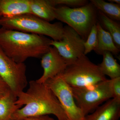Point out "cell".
I'll list each match as a JSON object with an SVG mask.
<instances>
[{"label": "cell", "mask_w": 120, "mask_h": 120, "mask_svg": "<svg viewBox=\"0 0 120 120\" xmlns=\"http://www.w3.org/2000/svg\"><path fill=\"white\" fill-rule=\"evenodd\" d=\"M16 103L21 108L13 114L12 120H21L27 117L52 114L58 120H68L58 99L45 83L37 80L29 82L26 91L17 97Z\"/></svg>", "instance_id": "obj_1"}, {"label": "cell", "mask_w": 120, "mask_h": 120, "mask_svg": "<svg viewBox=\"0 0 120 120\" xmlns=\"http://www.w3.org/2000/svg\"><path fill=\"white\" fill-rule=\"evenodd\" d=\"M52 39L43 35L0 28V47L17 63L39 58L49 52Z\"/></svg>", "instance_id": "obj_2"}, {"label": "cell", "mask_w": 120, "mask_h": 120, "mask_svg": "<svg viewBox=\"0 0 120 120\" xmlns=\"http://www.w3.org/2000/svg\"><path fill=\"white\" fill-rule=\"evenodd\" d=\"M0 26L6 29L48 36L54 41H61L64 34L61 23H51L31 14L0 17Z\"/></svg>", "instance_id": "obj_3"}, {"label": "cell", "mask_w": 120, "mask_h": 120, "mask_svg": "<svg viewBox=\"0 0 120 120\" xmlns=\"http://www.w3.org/2000/svg\"><path fill=\"white\" fill-rule=\"evenodd\" d=\"M54 10L56 19L67 24L85 41L92 27L98 20V11L90 2L78 8L55 7Z\"/></svg>", "instance_id": "obj_4"}, {"label": "cell", "mask_w": 120, "mask_h": 120, "mask_svg": "<svg viewBox=\"0 0 120 120\" xmlns=\"http://www.w3.org/2000/svg\"><path fill=\"white\" fill-rule=\"evenodd\" d=\"M59 75L71 87L74 88L88 87L107 79L98 65L91 62L84 54L68 65Z\"/></svg>", "instance_id": "obj_5"}, {"label": "cell", "mask_w": 120, "mask_h": 120, "mask_svg": "<svg viewBox=\"0 0 120 120\" xmlns=\"http://www.w3.org/2000/svg\"><path fill=\"white\" fill-rule=\"evenodd\" d=\"M111 79L84 88L71 87L77 105L85 116L101 104L113 98Z\"/></svg>", "instance_id": "obj_6"}, {"label": "cell", "mask_w": 120, "mask_h": 120, "mask_svg": "<svg viewBox=\"0 0 120 120\" xmlns=\"http://www.w3.org/2000/svg\"><path fill=\"white\" fill-rule=\"evenodd\" d=\"M0 79L8 86L11 92L16 97L27 86L26 65L13 60L0 47Z\"/></svg>", "instance_id": "obj_7"}, {"label": "cell", "mask_w": 120, "mask_h": 120, "mask_svg": "<svg viewBox=\"0 0 120 120\" xmlns=\"http://www.w3.org/2000/svg\"><path fill=\"white\" fill-rule=\"evenodd\" d=\"M45 83L58 99L68 120H85L86 116L75 102L71 86L60 75L49 79Z\"/></svg>", "instance_id": "obj_8"}, {"label": "cell", "mask_w": 120, "mask_h": 120, "mask_svg": "<svg viewBox=\"0 0 120 120\" xmlns=\"http://www.w3.org/2000/svg\"><path fill=\"white\" fill-rule=\"evenodd\" d=\"M85 41L69 26H64L63 37L60 41L52 40L50 45L55 47L68 65L75 62L84 54Z\"/></svg>", "instance_id": "obj_9"}, {"label": "cell", "mask_w": 120, "mask_h": 120, "mask_svg": "<svg viewBox=\"0 0 120 120\" xmlns=\"http://www.w3.org/2000/svg\"><path fill=\"white\" fill-rule=\"evenodd\" d=\"M41 64L43 69L42 75L37 82L45 83L47 80L63 72L68 64L55 47L51 46L49 52L41 57Z\"/></svg>", "instance_id": "obj_10"}, {"label": "cell", "mask_w": 120, "mask_h": 120, "mask_svg": "<svg viewBox=\"0 0 120 120\" xmlns=\"http://www.w3.org/2000/svg\"><path fill=\"white\" fill-rule=\"evenodd\" d=\"M120 117V101L111 98L99 106L85 120H118Z\"/></svg>", "instance_id": "obj_11"}, {"label": "cell", "mask_w": 120, "mask_h": 120, "mask_svg": "<svg viewBox=\"0 0 120 120\" xmlns=\"http://www.w3.org/2000/svg\"><path fill=\"white\" fill-rule=\"evenodd\" d=\"M31 14L30 0H0V17Z\"/></svg>", "instance_id": "obj_12"}, {"label": "cell", "mask_w": 120, "mask_h": 120, "mask_svg": "<svg viewBox=\"0 0 120 120\" xmlns=\"http://www.w3.org/2000/svg\"><path fill=\"white\" fill-rule=\"evenodd\" d=\"M98 31V45L94 51L98 55H102L105 52H110L113 55L119 54L120 49L116 46L109 32L101 26L98 20L97 23Z\"/></svg>", "instance_id": "obj_13"}, {"label": "cell", "mask_w": 120, "mask_h": 120, "mask_svg": "<svg viewBox=\"0 0 120 120\" xmlns=\"http://www.w3.org/2000/svg\"><path fill=\"white\" fill-rule=\"evenodd\" d=\"M31 14L47 22L56 19L55 7L49 0H30Z\"/></svg>", "instance_id": "obj_14"}, {"label": "cell", "mask_w": 120, "mask_h": 120, "mask_svg": "<svg viewBox=\"0 0 120 120\" xmlns=\"http://www.w3.org/2000/svg\"><path fill=\"white\" fill-rule=\"evenodd\" d=\"M103 60L98 65L103 75L108 76L110 79L120 77V65L110 52H105L102 54Z\"/></svg>", "instance_id": "obj_15"}, {"label": "cell", "mask_w": 120, "mask_h": 120, "mask_svg": "<svg viewBox=\"0 0 120 120\" xmlns=\"http://www.w3.org/2000/svg\"><path fill=\"white\" fill-rule=\"evenodd\" d=\"M98 20L101 26L109 33L117 47L120 49V25L117 21L109 18L98 11Z\"/></svg>", "instance_id": "obj_16"}, {"label": "cell", "mask_w": 120, "mask_h": 120, "mask_svg": "<svg viewBox=\"0 0 120 120\" xmlns=\"http://www.w3.org/2000/svg\"><path fill=\"white\" fill-rule=\"evenodd\" d=\"M16 99L11 92L0 99V120H12L13 114L21 108L16 103Z\"/></svg>", "instance_id": "obj_17"}, {"label": "cell", "mask_w": 120, "mask_h": 120, "mask_svg": "<svg viewBox=\"0 0 120 120\" xmlns=\"http://www.w3.org/2000/svg\"><path fill=\"white\" fill-rule=\"evenodd\" d=\"M91 3L98 11H100L112 19L120 20V4L108 2L103 0H90Z\"/></svg>", "instance_id": "obj_18"}, {"label": "cell", "mask_w": 120, "mask_h": 120, "mask_svg": "<svg viewBox=\"0 0 120 120\" xmlns=\"http://www.w3.org/2000/svg\"><path fill=\"white\" fill-rule=\"evenodd\" d=\"M98 45V31L96 24L92 27L86 41L84 42V52L86 55L94 50Z\"/></svg>", "instance_id": "obj_19"}, {"label": "cell", "mask_w": 120, "mask_h": 120, "mask_svg": "<svg viewBox=\"0 0 120 120\" xmlns=\"http://www.w3.org/2000/svg\"><path fill=\"white\" fill-rule=\"evenodd\" d=\"M50 3L53 7L57 5L73 8L83 6L89 3L86 0H49Z\"/></svg>", "instance_id": "obj_20"}, {"label": "cell", "mask_w": 120, "mask_h": 120, "mask_svg": "<svg viewBox=\"0 0 120 120\" xmlns=\"http://www.w3.org/2000/svg\"><path fill=\"white\" fill-rule=\"evenodd\" d=\"M110 79L113 98L120 101V77Z\"/></svg>", "instance_id": "obj_21"}, {"label": "cell", "mask_w": 120, "mask_h": 120, "mask_svg": "<svg viewBox=\"0 0 120 120\" xmlns=\"http://www.w3.org/2000/svg\"><path fill=\"white\" fill-rule=\"evenodd\" d=\"M11 92L8 86L0 79V99Z\"/></svg>", "instance_id": "obj_22"}, {"label": "cell", "mask_w": 120, "mask_h": 120, "mask_svg": "<svg viewBox=\"0 0 120 120\" xmlns=\"http://www.w3.org/2000/svg\"><path fill=\"white\" fill-rule=\"evenodd\" d=\"M21 120H54L48 116H31L24 118Z\"/></svg>", "instance_id": "obj_23"}, {"label": "cell", "mask_w": 120, "mask_h": 120, "mask_svg": "<svg viewBox=\"0 0 120 120\" xmlns=\"http://www.w3.org/2000/svg\"><path fill=\"white\" fill-rule=\"evenodd\" d=\"M108 1L112 3H114V4H120V0H108Z\"/></svg>", "instance_id": "obj_24"}, {"label": "cell", "mask_w": 120, "mask_h": 120, "mask_svg": "<svg viewBox=\"0 0 120 120\" xmlns=\"http://www.w3.org/2000/svg\"></svg>", "instance_id": "obj_25"}]
</instances>
